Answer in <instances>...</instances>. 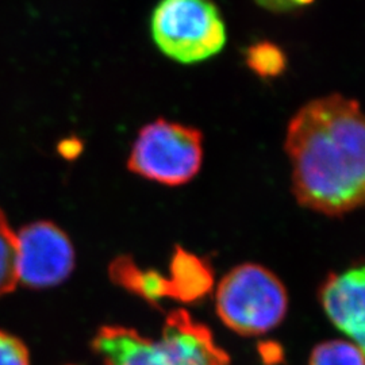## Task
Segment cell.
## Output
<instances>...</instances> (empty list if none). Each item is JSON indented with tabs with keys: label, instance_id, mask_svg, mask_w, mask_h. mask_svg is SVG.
<instances>
[{
	"label": "cell",
	"instance_id": "cell-4",
	"mask_svg": "<svg viewBox=\"0 0 365 365\" xmlns=\"http://www.w3.org/2000/svg\"><path fill=\"white\" fill-rule=\"evenodd\" d=\"M158 51L180 64H197L226 45V26L212 0H160L150 16Z\"/></svg>",
	"mask_w": 365,
	"mask_h": 365
},
{
	"label": "cell",
	"instance_id": "cell-7",
	"mask_svg": "<svg viewBox=\"0 0 365 365\" xmlns=\"http://www.w3.org/2000/svg\"><path fill=\"white\" fill-rule=\"evenodd\" d=\"M319 302L329 321L365 356V265L329 274Z\"/></svg>",
	"mask_w": 365,
	"mask_h": 365
},
{
	"label": "cell",
	"instance_id": "cell-11",
	"mask_svg": "<svg viewBox=\"0 0 365 365\" xmlns=\"http://www.w3.org/2000/svg\"><path fill=\"white\" fill-rule=\"evenodd\" d=\"M16 284V233L0 210V298L13 292Z\"/></svg>",
	"mask_w": 365,
	"mask_h": 365
},
{
	"label": "cell",
	"instance_id": "cell-1",
	"mask_svg": "<svg viewBox=\"0 0 365 365\" xmlns=\"http://www.w3.org/2000/svg\"><path fill=\"white\" fill-rule=\"evenodd\" d=\"M284 148L300 206L329 217L365 207V113L357 101L333 93L302 106Z\"/></svg>",
	"mask_w": 365,
	"mask_h": 365
},
{
	"label": "cell",
	"instance_id": "cell-13",
	"mask_svg": "<svg viewBox=\"0 0 365 365\" xmlns=\"http://www.w3.org/2000/svg\"><path fill=\"white\" fill-rule=\"evenodd\" d=\"M0 365H30L24 341L3 330H0Z\"/></svg>",
	"mask_w": 365,
	"mask_h": 365
},
{
	"label": "cell",
	"instance_id": "cell-12",
	"mask_svg": "<svg viewBox=\"0 0 365 365\" xmlns=\"http://www.w3.org/2000/svg\"><path fill=\"white\" fill-rule=\"evenodd\" d=\"M309 365H365V356L349 341L330 339L314 348Z\"/></svg>",
	"mask_w": 365,
	"mask_h": 365
},
{
	"label": "cell",
	"instance_id": "cell-5",
	"mask_svg": "<svg viewBox=\"0 0 365 365\" xmlns=\"http://www.w3.org/2000/svg\"><path fill=\"white\" fill-rule=\"evenodd\" d=\"M202 164V131L164 118L141 128L126 163L131 173L167 187L194 180Z\"/></svg>",
	"mask_w": 365,
	"mask_h": 365
},
{
	"label": "cell",
	"instance_id": "cell-3",
	"mask_svg": "<svg viewBox=\"0 0 365 365\" xmlns=\"http://www.w3.org/2000/svg\"><path fill=\"white\" fill-rule=\"evenodd\" d=\"M215 312L222 324L238 336H262L284 321L287 289L268 268L253 262L241 264L218 284Z\"/></svg>",
	"mask_w": 365,
	"mask_h": 365
},
{
	"label": "cell",
	"instance_id": "cell-14",
	"mask_svg": "<svg viewBox=\"0 0 365 365\" xmlns=\"http://www.w3.org/2000/svg\"><path fill=\"white\" fill-rule=\"evenodd\" d=\"M313 1L314 0H256V3L260 4L261 7L274 13L294 11L297 9L312 4Z\"/></svg>",
	"mask_w": 365,
	"mask_h": 365
},
{
	"label": "cell",
	"instance_id": "cell-9",
	"mask_svg": "<svg viewBox=\"0 0 365 365\" xmlns=\"http://www.w3.org/2000/svg\"><path fill=\"white\" fill-rule=\"evenodd\" d=\"M110 274L117 284L138 297H143L148 302L155 303L161 298L172 297L168 279L156 272L140 269L128 257H120L114 261L110 268Z\"/></svg>",
	"mask_w": 365,
	"mask_h": 365
},
{
	"label": "cell",
	"instance_id": "cell-6",
	"mask_svg": "<svg viewBox=\"0 0 365 365\" xmlns=\"http://www.w3.org/2000/svg\"><path fill=\"white\" fill-rule=\"evenodd\" d=\"M75 268L69 237L53 222H33L16 233L18 284L49 288L63 283Z\"/></svg>",
	"mask_w": 365,
	"mask_h": 365
},
{
	"label": "cell",
	"instance_id": "cell-2",
	"mask_svg": "<svg viewBox=\"0 0 365 365\" xmlns=\"http://www.w3.org/2000/svg\"><path fill=\"white\" fill-rule=\"evenodd\" d=\"M92 351L102 365H230L229 354L209 327L185 310L167 315L158 339L130 327H101L92 339Z\"/></svg>",
	"mask_w": 365,
	"mask_h": 365
},
{
	"label": "cell",
	"instance_id": "cell-10",
	"mask_svg": "<svg viewBox=\"0 0 365 365\" xmlns=\"http://www.w3.org/2000/svg\"><path fill=\"white\" fill-rule=\"evenodd\" d=\"M245 63L261 78H274L286 71L287 57L277 45L262 41L249 46L245 52Z\"/></svg>",
	"mask_w": 365,
	"mask_h": 365
},
{
	"label": "cell",
	"instance_id": "cell-8",
	"mask_svg": "<svg viewBox=\"0 0 365 365\" xmlns=\"http://www.w3.org/2000/svg\"><path fill=\"white\" fill-rule=\"evenodd\" d=\"M172 297L182 302L199 299L212 284L210 269L195 256L178 249L172 260Z\"/></svg>",
	"mask_w": 365,
	"mask_h": 365
}]
</instances>
